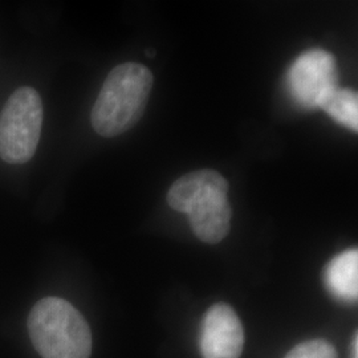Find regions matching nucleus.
Here are the masks:
<instances>
[{
    "label": "nucleus",
    "instance_id": "nucleus-1",
    "mask_svg": "<svg viewBox=\"0 0 358 358\" xmlns=\"http://www.w3.org/2000/svg\"><path fill=\"white\" fill-rule=\"evenodd\" d=\"M153 87L145 65L125 63L108 75L92 109V127L103 137H115L134 127L143 115Z\"/></svg>",
    "mask_w": 358,
    "mask_h": 358
},
{
    "label": "nucleus",
    "instance_id": "nucleus-12",
    "mask_svg": "<svg viewBox=\"0 0 358 358\" xmlns=\"http://www.w3.org/2000/svg\"><path fill=\"white\" fill-rule=\"evenodd\" d=\"M146 53H148V55H149V56H154L153 50H152V51H148V52H146Z\"/></svg>",
    "mask_w": 358,
    "mask_h": 358
},
{
    "label": "nucleus",
    "instance_id": "nucleus-7",
    "mask_svg": "<svg viewBox=\"0 0 358 358\" xmlns=\"http://www.w3.org/2000/svg\"><path fill=\"white\" fill-rule=\"evenodd\" d=\"M196 238L208 244L222 242L230 232L231 210L227 194H215L192 207L187 213Z\"/></svg>",
    "mask_w": 358,
    "mask_h": 358
},
{
    "label": "nucleus",
    "instance_id": "nucleus-9",
    "mask_svg": "<svg viewBox=\"0 0 358 358\" xmlns=\"http://www.w3.org/2000/svg\"><path fill=\"white\" fill-rule=\"evenodd\" d=\"M320 109L331 115L340 125L357 131L358 99L356 92L337 87L321 103Z\"/></svg>",
    "mask_w": 358,
    "mask_h": 358
},
{
    "label": "nucleus",
    "instance_id": "nucleus-10",
    "mask_svg": "<svg viewBox=\"0 0 358 358\" xmlns=\"http://www.w3.org/2000/svg\"><path fill=\"white\" fill-rule=\"evenodd\" d=\"M285 358H337V352L329 341L315 338L294 346Z\"/></svg>",
    "mask_w": 358,
    "mask_h": 358
},
{
    "label": "nucleus",
    "instance_id": "nucleus-8",
    "mask_svg": "<svg viewBox=\"0 0 358 358\" xmlns=\"http://www.w3.org/2000/svg\"><path fill=\"white\" fill-rule=\"evenodd\" d=\"M329 292L341 301H356L358 296V251L350 248L333 257L324 272Z\"/></svg>",
    "mask_w": 358,
    "mask_h": 358
},
{
    "label": "nucleus",
    "instance_id": "nucleus-5",
    "mask_svg": "<svg viewBox=\"0 0 358 358\" xmlns=\"http://www.w3.org/2000/svg\"><path fill=\"white\" fill-rule=\"evenodd\" d=\"M203 358H239L244 348V329L236 312L219 303L206 312L201 329Z\"/></svg>",
    "mask_w": 358,
    "mask_h": 358
},
{
    "label": "nucleus",
    "instance_id": "nucleus-2",
    "mask_svg": "<svg viewBox=\"0 0 358 358\" xmlns=\"http://www.w3.org/2000/svg\"><path fill=\"white\" fill-rule=\"evenodd\" d=\"M31 341L43 358H90L92 333L83 315L71 303L45 297L28 317Z\"/></svg>",
    "mask_w": 358,
    "mask_h": 358
},
{
    "label": "nucleus",
    "instance_id": "nucleus-4",
    "mask_svg": "<svg viewBox=\"0 0 358 358\" xmlns=\"http://www.w3.org/2000/svg\"><path fill=\"white\" fill-rule=\"evenodd\" d=\"M287 88L299 106L320 108L337 88V65L332 53L310 50L300 55L288 71Z\"/></svg>",
    "mask_w": 358,
    "mask_h": 358
},
{
    "label": "nucleus",
    "instance_id": "nucleus-3",
    "mask_svg": "<svg viewBox=\"0 0 358 358\" xmlns=\"http://www.w3.org/2000/svg\"><path fill=\"white\" fill-rule=\"evenodd\" d=\"M43 127V103L38 92L16 90L0 115V157L8 164H26L36 152Z\"/></svg>",
    "mask_w": 358,
    "mask_h": 358
},
{
    "label": "nucleus",
    "instance_id": "nucleus-11",
    "mask_svg": "<svg viewBox=\"0 0 358 358\" xmlns=\"http://www.w3.org/2000/svg\"><path fill=\"white\" fill-rule=\"evenodd\" d=\"M358 336L355 333L353 341H352V358H358Z\"/></svg>",
    "mask_w": 358,
    "mask_h": 358
},
{
    "label": "nucleus",
    "instance_id": "nucleus-6",
    "mask_svg": "<svg viewBox=\"0 0 358 358\" xmlns=\"http://www.w3.org/2000/svg\"><path fill=\"white\" fill-rule=\"evenodd\" d=\"M229 183L215 170H198L177 179L167 192V203L187 214L189 210L214 194H227Z\"/></svg>",
    "mask_w": 358,
    "mask_h": 358
}]
</instances>
